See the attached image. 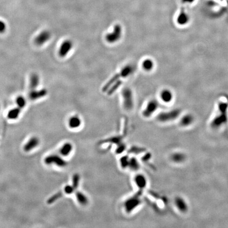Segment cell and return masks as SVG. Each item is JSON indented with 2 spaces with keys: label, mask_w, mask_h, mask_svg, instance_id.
Wrapping results in <instances>:
<instances>
[{
  "label": "cell",
  "mask_w": 228,
  "mask_h": 228,
  "mask_svg": "<svg viewBox=\"0 0 228 228\" xmlns=\"http://www.w3.org/2000/svg\"><path fill=\"white\" fill-rule=\"evenodd\" d=\"M47 90L45 89H42L41 90H36L34 89L31 90L28 94V97L32 100H35L44 97L47 95Z\"/></svg>",
  "instance_id": "14"
},
{
  "label": "cell",
  "mask_w": 228,
  "mask_h": 228,
  "mask_svg": "<svg viewBox=\"0 0 228 228\" xmlns=\"http://www.w3.org/2000/svg\"><path fill=\"white\" fill-rule=\"evenodd\" d=\"M174 205L179 212L185 213L189 210V206L187 201L181 197H176L174 199Z\"/></svg>",
  "instance_id": "10"
},
{
  "label": "cell",
  "mask_w": 228,
  "mask_h": 228,
  "mask_svg": "<svg viewBox=\"0 0 228 228\" xmlns=\"http://www.w3.org/2000/svg\"><path fill=\"white\" fill-rule=\"evenodd\" d=\"M219 114L215 117L212 121V126L213 127H219L222 125L226 123L227 120V110L228 109V104L226 103H221L219 104Z\"/></svg>",
  "instance_id": "1"
},
{
  "label": "cell",
  "mask_w": 228,
  "mask_h": 228,
  "mask_svg": "<svg viewBox=\"0 0 228 228\" xmlns=\"http://www.w3.org/2000/svg\"><path fill=\"white\" fill-rule=\"evenodd\" d=\"M80 180H81V177H80V175L78 174H75V175H73L72 179L73 183L71 184L73 185V187L75 188L76 190H77L79 185Z\"/></svg>",
  "instance_id": "26"
},
{
  "label": "cell",
  "mask_w": 228,
  "mask_h": 228,
  "mask_svg": "<svg viewBox=\"0 0 228 228\" xmlns=\"http://www.w3.org/2000/svg\"><path fill=\"white\" fill-rule=\"evenodd\" d=\"M40 83V77L36 73H33L30 78V88L32 89H36Z\"/></svg>",
  "instance_id": "20"
},
{
  "label": "cell",
  "mask_w": 228,
  "mask_h": 228,
  "mask_svg": "<svg viewBox=\"0 0 228 228\" xmlns=\"http://www.w3.org/2000/svg\"><path fill=\"white\" fill-rule=\"evenodd\" d=\"M160 98L165 103H170L173 99V93L169 89H164L160 93Z\"/></svg>",
  "instance_id": "17"
},
{
  "label": "cell",
  "mask_w": 228,
  "mask_h": 228,
  "mask_svg": "<svg viewBox=\"0 0 228 228\" xmlns=\"http://www.w3.org/2000/svg\"><path fill=\"white\" fill-rule=\"evenodd\" d=\"M21 110L22 109L18 107L11 109L8 112V119H11V120L17 119L21 113Z\"/></svg>",
  "instance_id": "22"
},
{
  "label": "cell",
  "mask_w": 228,
  "mask_h": 228,
  "mask_svg": "<svg viewBox=\"0 0 228 228\" xmlns=\"http://www.w3.org/2000/svg\"><path fill=\"white\" fill-rule=\"evenodd\" d=\"M170 159L174 163H183L186 160V155L181 152H175L171 154Z\"/></svg>",
  "instance_id": "19"
},
{
  "label": "cell",
  "mask_w": 228,
  "mask_h": 228,
  "mask_svg": "<svg viewBox=\"0 0 228 228\" xmlns=\"http://www.w3.org/2000/svg\"><path fill=\"white\" fill-rule=\"evenodd\" d=\"M159 105L157 100L152 99L148 101L145 108L143 109L142 115L145 118H149L152 116L158 109Z\"/></svg>",
  "instance_id": "6"
},
{
  "label": "cell",
  "mask_w": 228,
  "mask_h": 228,
  "mask_svg": "<svg viewBox=\"0 0 228 228\" xmlns=\"http://www.w3.org/2000/svg\"><path fill=\"white\" fill-rule=\"evenodd\" d=\"M73 150V145L71 142H65L62 144L58 150V153L61 156L63 157H67L70 156Z\"/></svg>",
  "instance_id": "9"
},
{
  "label": "cell",
  "mask_w": 228,
  "mask_h": 228,
  "mask_svg": "<svg viewBox=\"0 0 228 228\" xmlns=\"http://www.w3.org/2000/svg\"><path fill=\"white\" fill-rule=\"evenodd\" d=\"M51 38V34L48 31H43L36 37L34 43L37 46H42L47 43Z\"/></svg>",
  "instance_id": "11"
},
{
  "label": "cell",
  "mask_w": 228,
  "mask_h": 228,
  "mask_svg": "<svg viewBox=\"0 0 228 228\" xmlns=\"http://www.w3.org/2000/svg\"><path fill=\"white\" fill-rule=\"evenodd\" d=\"M73 47V42L67 40L63 42L59 50V55L61 57H65L69 53Z\"/></svg>",
  "instance_id": "12"
},
{
  "label": "cell",
  "mask_w": 228,
  "mask_h": 228,
  "mask_svg": "<svg viewBox=\"0 0 228 228\" xmlns=\"http://www.w3.org/2000/svg\"><path fill=\"white\" fill-rule=\"evenodd\" d=\"M39 144H40V140L39 138L36 136L32 137L24 146V150L26 152H28L29 151H31L36 147L39 145Z\"/></svg>",
  "instance_id": "16"
},
{
  "label": "cell",
  "mask_w": 228,
  "mask_h": 228,
  "mask_svg": "<svg viewBox=\"0 0 228 228\" xmlns=\"http://www.w3.org/2000/svg\"><path fill=\"white\" fill-rule=\"evenodd\" d=\"M16 104L20 108L22 109L26 106V100L24 96H18L16 99Z\"/></svg>",
  "instance_id": "24"
},
{
  "label": "cell",
  "mask_w": 228,
  "mask_h": 228,
  "mask_svg": "<svg viewBox=\"0 0 228 228\" xmlns=\"http://www.w3.org/2000/svg\"><path fill=\"white\" fill-rule=\"evenodd\" d=\"M122 95L123 97V105L125 108L130 110L134 107V98L132 90L130 88H125L123 91Z\"/></svg>",
  "instance_id": "5"
},
{
  "label": "cell",
  "mask_w": 228,
  "mask_h": 228,
  "mask_svg": "<svg viewBox=\"0 0 228 228\" xmlns=\"http://www.w3.org/2000/svg\"><path fill=\"white\" fill-rule=\"evenodd\" d=\"M44 163L48 166H55L60 168H63L67 166L68 163L65 158L59 154H50L44 159Z\"/></svg>",
  "instance_id": "2"
},
{
  "label": "cell",
  "mask_w": 228,
  "mask_h": 228,
  "mask_svg": "<svg viewBox=\"0 0 228 228\" xmlns=\"http://www.w3.org/2000/svg\"><path fill=\"white\" fill-rule=\"evenodd\" d=\"M140 195H135L125 200L124 207L125 212L127 213L132 212L136 208L140 206L142 203V201Z\"/></svg>",
  "instance_id": "4"
},
{
  "label": "cell",
  "mask_w": 228,
  "mask_h": 228,
  "mask_svg": "<svg viewBox=\"0 0 228 228\" xmlns=\"http://www.w3.org/2000/svg\"><path fill=\"white\" fill-rule=\"evenodd\" d=\"M6 26L5 22L2 20H0V33H4L6 30Z\"/></svg>",
  "instance_id": "31"
},
{
  "label": "cell",
  "mask_w": 228,
  "mask_h": 228,
  "mask_svg": "<svg viewBox=\"0 0 228 228\" xmlns=\"http://www.w3.org/2000/svg\"><path fill=\"white\" fill-rule=\"evenodd\" d=\"M140 163L136 158L132 157L130 158L128 167L132 171H137L140 169Z\"/></svg>",
  "instance_id": "23"
},
{
  "label": "cell",
  "mask_w": 228,
  "mask_h": 228,
  "mask_svg": "<svg viewBox=\"0 0 228 228\" xmlns=\"http://www.w3.org/2000/svg\"><path fill=\"white\" fill-rule=\"evenodd\" d=\"M122 36V28L119 24L116 25L112 32L107 34L106 40L108 43H113L118 41L121 38Z\"/></svg>",
  "instance_id": "7"
},
{
  "label": "cell",
  "mask_w": 228,
  "mask_h": 228,
  "mask_svg": "<svg viewBox=\"0 0 228 228\" xmlns=\"http://www.w3.org/2000/svg\"><path fill=\"white\" fill-rule=\"evenodd\" d=\"M118 81L117 82L116 84H115L113 87H112V89H110V90H109V93H108L109 95H111V94L113 93L114 91H115L118 88H119V86L121 85V84L122 83V81Z\"/></svg>",
  "instance_id": "30"
},
{
  "label": "cell",
  "mask_w": 228,
  "mask_h": 228,
  "mask_svg": "<svg viewBox=\"0 0 228 228\" xmlns=\"http://www.w3.org/2000/svg\"><path fill=\"white\" fill-rule=\"evenodd\" d=\"M134 182L140 192L143 191L147 185V179L142 174H137L134 177Z\"/></svg>",
  "instance_id": "8"
},
{
  "label": "cell",
  "mask_w": 228,
  "mask_h": 228,
  "mask_svg": "<svg viewBox=\"0 0 228 228\" xmlns=\"http://www.w3.org/2000/svg\"><path fill=\"white\" fill-rule=\"evenodd\" d=\"M76 190L73 187L72 184H68L66 185L63 188V192L67 195H71L73 194L75 192Z\"/></svg>",
  "instance_id": "25"
},
{
  "label": "cell",
  "mask_w": 228,
  "mask_h": 228,
  "mask_svg": "<svg viewBox=\"0 0 228 228\" xmlns=\"http://www.w3.org/2000/svg\"><path fill=\"white\" fill-rule=\"evenodd\" d=\"M130 157L128 156H124L120 159V164L123 169H125L128 167Z\"/></svg>",
  "instance_id": "27"
},
{
  "label": "cell",
  "mask_w": 228,
  "mask_h": 228,
  "mask_svg": "<svg viewBox=\"0 0 228 228\" xmlns=\"http://www.w3.org/2000/svg\"><path fill=\"white\" fill-rule=\"evenodd\" d=\"M82 124V120L78 115H73L70 117L68 121V126L71 130H75L81 127Z\"/></svg>",
  "instance_id": "13"
},
{
  "label": "cell",
  "mask_w": 228,
  "mask_h": 228,
  "mask_svg": "<svg viewBox=\"0 0 228 228\" xmlns=\"http://www.w3.org/2000/svg\"><path fill=\"white\" fill-rule=\"evenodd\" d=\"M62 195H63V194H62V192H58L57 193H56L55 195H52L51 197H50L49 199L48 200L47 203H48V204H50L53 203L54 202H56V201H57L61 197Z\"/></svg>",
  "instance_id": "28"
},
{
  "label": "cell",
  "mask_w": 228,
  "mask_h": 228,
  "mask_svg": "<svg viewBox=\"0 0 228 228\" xmlns=\"http://www.w3.org/2000/svg\"><path fill=\"white\" fill-rule=\"evenodd\" d=\"M180 114L181 110L180 109H171L169 111L160 113L157 116V120L161 123L172 122L177 119Z\"/></svg>",
  "instance_id": "3"
},
{
  "label": "cell",
  "mask_w": 228,
  "mask_h": 228,
  "mask_svg": "<svg viewBox=\"0 0 228 228\" xmlns=\"http://www.w3.org/2000/svg\"><path fill=\"white\" fill-rule=\"evenodd\" d=\"M177 22L180 25H185L188 22L187 16L185 14H182L179 16V19L177 20Z\"/></svg>",
  "instance_id": "29"
},
{
  "label": "cell",
  "mask_w": 228,
  "mask_h": 228,
  "mask_svg": "<svg viewBox=\"0 0 228 228\" xmlns=\"http://www.w3.org/2000/svg\"><path fill=\"white\" fill-rule=\"evenodd\" d=\"M195 118L191 114H187L182 117L180 120V125L183 127H189L193 123Z\"/></svg>",
  "instance_id": "18"
},
{
  "label": "cell",
  "mask_w": 228,
  "mask_h": 228,
  "mask_svg": "<svg viewBox=\"0 0 228 228\" xmlns=\"http://www.w3.org/2000/svg\"><path fill=\"white\" fill-rule=\"evenodd\" d=\"M75 195L76 199L79 204L81 206H86L89 203V199L86 195L81 191H78V190L76 191L74 193Z\"/></svg>",
  "instance_id": "15"
},
{
  "label": "cell",
  "mask_w": 228,
  "mask_h": 228,
  "mask_svg": "<svg viewBox=\"0 0 228 228\" xmlns=\"http://www.w3.org/2000/svg\"><path fill=\"white\" fill-rule=\"evenodd\" d=\"M142 69L146 71H150L154 67V62L151 59H146L142 63Z\"/></svg>",
  "instance_id": "21"
}]
</instances>
